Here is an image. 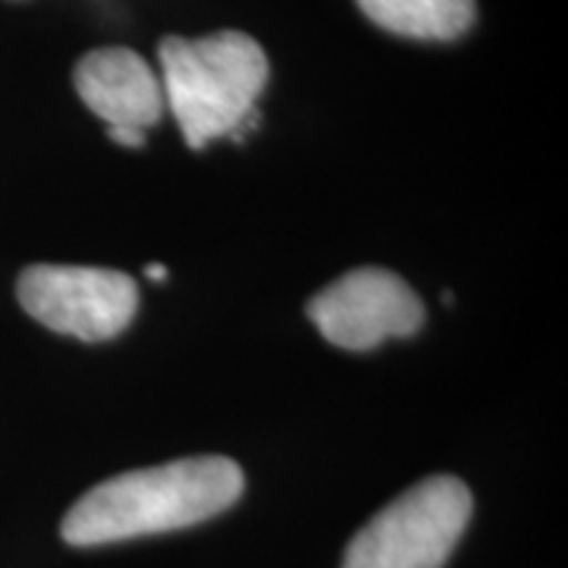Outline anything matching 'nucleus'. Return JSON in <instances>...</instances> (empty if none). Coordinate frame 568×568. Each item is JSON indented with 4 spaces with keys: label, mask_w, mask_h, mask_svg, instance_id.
I'll list each match as a JSON object with an SVG mask.
<instances>
[{
    "label": "nucleus",
    "mask_w": 568,
    "mask_h": 568,
    "mask_svg": "<svg viewBox=\"0 0 568 568\" xmlns=\"http://www.w3.org/2000/svg\"><path fill=\"white\" fill-rule=\"evenodd\" d=\"M148 280H166V266L163 264H151L145 268Z\"/></svg>",
    "instance_id": "nucleus-9"
},
{
    "label": "nucleus",
    "mask_w": 568,
    "mask_h": 568,
    "mask_svg": "<svg viewBox=\"0 0 568 568\" xmlns=\"http://www.w3.org/2000/svg\"><path fill=\"white\" fill-rule=\"evenodd\" d=\"M21 308L48 329L105 343L130 326L140 293L132 276L116 268L34 264L17 282Z\"/></svg>",
    "instance_id": "nucleus-4"
},
{
    "label": "nucleus",
    "mask_w": 568,
    "mask_h": 568,
    "mask_svg": "<svg viewBox=\"0 0 568 568\" xmlns=\"http://www.w3.org/2000/svg\"><path fill=\"white\" fill-rule=\"evenodd\" d=\"M456 477H426L395 497L351 539L343 568H443L471 518Z\"/></svg>",
    "instance_id": "nucleus-3"
},
{
    "label": "nucleus",
    "mask_w": 568,
    "mask_h": 568,
    "mask_svg": "<svg viewBox=\"0 0 568 568\" xmlns=\"http://www.w3.org/2000/svg\"><path fill=\"white\" fill-rule=\"evenodd\" d=\"M366 19L410 40H456L477 19V0H355Z\"/></svg>",
    "instance_id": "nucleus-7"
},
{
    "label": "nucleus",
    "mask_w": 568,
    "mask_h": 568,
    "mask_svg": "<svg viewBox=\"0 0 568 568\" xmlns=\"http://www.w3.org/2000/svg\"><path fill=\"white\" fill-rule=\"evenodd\" d=\"M308 316L332 345L372 351L385 339L416 335L424 324V303L397 274L361 266L311 297Z\"/></svg>",
    "instance_id": "nucleus-5"
},
{
    "label": "nucleus",
    "mask_w": 568,
    "mask_h": 568,
    "mask_svg": "<svg viewBox=\"0 0 568 568\" xmlns=\"http://www.w3.org/2000/svg\"><path fill=\"white\" fill-rule=\"evenodd\" d=\"M109 138L124 148L145 145V132L134 130V126H109Z\"/></svg>",
    "instance_id": "nucleus-8"
},
{
    "label": "nucleus",
    "mask_w": 568,
    "mask_h": 568,
    "mask_svg": "<svg viewBox=\"0 0 568 568\" xmlns=\"http://www.w3.org/2000/svg\"><path fill=\"white\" fill-rule=\"evenodd\" d=\"M161 88L190 148L255 126V101L268 82L266 51L247 32L166 38L159 45Z\"/></svg>",
    "instance_id": "nucleus-2"
},
{
    "label": "nucleus",
    "mask_w": 568,
    "mask_h": 568,
    "mask_svg": "<svg viewBox=\"0 0 568 568\" xmlns=\"http://www.w3.org/2000/svg\"><path fill=\"white\" fill-rule=\"evenodd\" d=\"M74 88L84 105L109 126L145 132L166 109L161 77L130 48H98L84 53L74 69Z\"/></svg>",
    "instance_id": "nucleus-6"
},
{
    "label": "nucleus",
    "mask_w": 568,
    "mask_h": 568,
    "mask_svg": "<svg viewBox=\"0 0 568 568\" xmlns=\"http://www.w3.org/2000/svg\"><path fill=\"white\" fill-rule=\"evenodd\" d=\"M243 468L224 456H193L111 477L63 516L61 537L74 548L124 542L209 521L237 503Z\"/></svg>",
    "instance_id": "nucleus-1"
}]
</instances>
